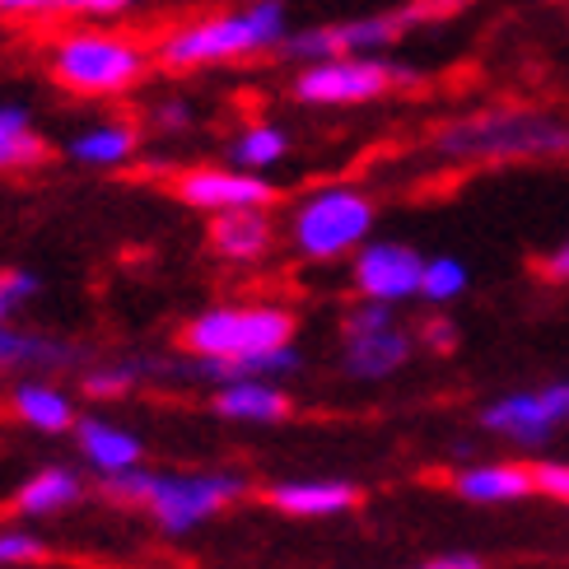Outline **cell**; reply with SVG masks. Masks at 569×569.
<instances>
[{
  "instance_id": "obj_1",
  "label": "cell",
  "mask_w": 569,
  "mask_h": 569,
  "mask_svg": "<svg viewBox=\"0 0 569 569\" xmlns=\"http://www.w3.org/2000/svg\"><path fill=\"white\" fill-rule=\"evenodd\" d=\"M103 490L117 505L146 509L150 523L169 537H187L220 518L233 500L248 495V481L239 471H154V467H131L103 477Z\"/></svg>"
},
{
  "instance_id": "obj_2",
  "label": "cell",
  "mask_w": 569,
  "mask_h": 569,
  "mask_svg": "<svg viewBox=\"0 0 569 569\" xmlns=\"http://www.w3.org/2000/svg\"><path fill=\"white\" fill-rule=\"evenodd\" d=\"M430 150L448 163H518V159H569V122L528 108H490L443 122Z\"/></svg>"
},
{
  "instance_id": "obj_3",
  "label": "cell",
  "mask_w": 569,
  "mask_h": 569,
  "mask_svg": "<svg viewBox=\"0 0 569 569\" xmlns=\"http://www.w3.org/2000/svg\"><path fill=\"white\" fill-rule=\"evenodd\" d=\"M284 42V6L280 0H257V6L239 14H210L178 23L163 33L150 52L163 70H201V66H224V61H243L257 52H276Z\"/></svg>"
},
{
  "instance_id": "obj_4",
  "label": "cell",
  "mask_w": 569,
  "mask_h": 569,
  "mask_svg": "<svg viewBox=\"0 0 569 569\" xmlns=\"http://www.w3.org/2000/svg\"><path fill=\"white\" fill-rule=\"evenodd\" d=\"M373 224H378V206L365 187L327 182L295 201L284 239H290L295 257H303V262H341V257H355L373 239Z\"/></svg>"
},
{
  "instance_id": "obj_5",
  "label": "cell",
  "mask_w": 569,
  "mask_h": 569,
  "mask_svg": "<svg viewBox=\"0 0 569 569\" xmlns=\"http://www.w3.org/2000/svg\"><path fill=\"white\" fill-rule=\"evenodd\" d=\"M154 52L127 33H61L47 52V76L80 99H122L146 80Z\"/></svg>"
},
{
  "instance_id": "obj_6",
  "label": "cell",
  "mask_w": 569,
  "mask_h": 569,
  "mask_svg": "<svg viewBox=\"0 0 569 569\" xmlns=\"http://www.w3.org/2000/svg\"><path fill=\"white\" fill-rule=\"evenodd\" d=\"M295 337L299 318L284 303H210L182 327V350L192 360H252Z\"/></svg>"
},
{
  "instance_id": "obj_7",
  "label": "cell",
  "mask_w": 569,
  "mask_h": 569,
  "mask_svg": "<svg viewBox=\"0 0 569 569\" xmlns=\"http://www.w3.org/2000/svg\"><path fill=\"white\" fill-rule=\"evenodd\" d=\"M416 76L407 66L397 61H383L373 52H360V57H327V61H308L290 93L308 108H355V103H373L383 93L411 84Z\"/></svg>"
},
{
  "instance_id": "obj_8",
  "label": "cell",
  "mask_w": 569,
  "mask_h": 569,
  "mask_svg": "<svg viewBox=\"0 0 569 569\" xmlns=\"http://www.w3.org/2000/svg\"><path fill=\"white\" fill-rule=\"evenodd\" d=\"M416 355V337L397 322L392 303L360 299L341 318V369L355 383H383L401 373Z\"/></svg>"
},
{
  "instance_id": "obj_9",
  "label": "cell",
  "mask_w": 569,
  "mask_h": 569,
  "mask_svg": "<svg viewBox=\"0 0 569 569\" xmlns=\"http://www.w3.org/2000/svg\"><path fill=\"white\" fill-rule=\"evenodd\" d=\"M565 420H569V378H556V383H541V388H518L481 407V430L513 439L523 448L547 443Z\"/></svg>"
},
{
  "instance_id": "obj_10",
  "label": "cell",
  "mask_w": 569,
  "mask_h": 569,
  "mask_svg": "<svg viewBox=\"0 0 569 569\" xmlns=\"http://www.w3.org/2000/svg\"><path fill=\"white\" fill-rule=\"evenodd\" d=\"M420 271H425V257L411 243H397V239H369L350 257L355 295L373 303H392V308L407 299H420Z\"/></svg>"
},
{
  "instance_id": "obj_11",
  "label": "cell",
  "mask_w": 569,
  "mask_h": 569,
  "mask_svg": "<svg viewBox=\"0 0 569 569\" xmlns=\"http://www.w3.org/2000/svg\"><path fill=\"white\" fill-rule=\"evenodd\" d=\"M173 197L206 216H220V210H239V206H271L276 187L267 182V173H248V169H216V163H197V169L173 173Z\"/></svg>"
},
{
  "instance_id": "obj_12",
  "label": "cell",
  "mask_w": 569,
  "mask_h": 569,
  "mask_svg": "<svg viewBox=\"0 0 569 569\" xmlns=\"http://www.w3.org/2000/svg\"><path fill=\"white\" fill-rule=\"evenodd\" d=\"M206 243L220 262L233 267H252L276 248V224H271V206H239V210H220L210 216Z\"/></svg>"
},
{
  "instance_id": "obj_13",
  "label": "cell",
  "mask_w": 569,
  "mask_h": 569,
  "mask_svg": "<svg viewBox=\"0 0 569 569\" xmlns=\"http://www.w3.org/2000/svg\"><path fill=\"white\" fill-rule=\"evenodd\" d=\"M70 439H76L84 467L99 481L146 462V443H140V435L127 430V425L108 420V416H76V425H70Z\"/></svg>"
},
{
  "instance_id": "obj_14",
  "label": "cell",
  "mask_w": 569,
  "mask_h": 569,
  "mask_svg": "<svg viewBox=\"0 0 569 569\" xmlns=\"http://www.w3.org/2000/svg\"><path fill=\"white\" fill-rule=\"evenodd\" d=\"M210 407L233 425H280V420H290L295 401L276 378H229V383L216 388Z\"/></svg>"
},
{
  "instance_id": "obj_15",
  "label": "cell",
  "mask_w": 569,
  "mask_h": 569,
  "mask_svg": "<svg viewBox=\"0 0 569 569\" xmlns=\"http://www.w3.org/2000/svg\"><path fill=\"white\" fill-rule=\"evenodd\" d=\"M267 505L284 518H341L360 505V490L350 481H327V477H299V481H276L267 486Z\"/></svg>"
},
{
  "instance_id": "obj_16",
  "label": "cell",
  "mask_w": 569,
  "mask_h": 569,
  "mask_svg": "<svg viewBox=\"0 0 569 569\" xmlns=\"http://www.w3.org/2000/svg\"><path fill=\"white\" fill-rule=\"evenodd\" d=\"M453 495L467 505H518L537 495L528 462H471L453 471Z\"/></svg>"
},
{
  "instance_id": "obj_17",
  "label": "cell",
  "mask_w": 569,
  "mask_h": 569,
  "mask_svg": "<svg viewBox=\"0 0 569 569\" xmlns=\"http://www.w3.org/2000/svg\"><path fill=\"white\" fill-rule=\"evenodd\" d=\"M10 411L38 435H70V425L80 416L70 392H61L52 378H19L10 388Z\"/></svg>"
},
{
  "instance_id": "obj_18",
  "label": "cell",
  "mask_w": 569,
  "mask_h": 569,
  "mask_svg": "<svg viewBox=\"0 0 569 569\" xmlns=\"http://www.w3.org/2000/svg\"><path fill=\"white\" fill-rule=\"evenodd\" d=\"M66 154L84 163V169H127L140 154V127L131 117H108V122H93L89 131L70 140Z\"/></svg>"
},
{
  "instance_id": "obj_19",
  "label": "cell",
  "mask_w": 569,
  "mask_h": 569,
  "mask_svg": "<svg viewBox=\"0 0 569 569\" xmlns=\"http://www.w3.org/2000/svg\"><path fill=\"white\" fill-rule=\"evenodd\" d=\"M84 500V477L76 467H42L14 490V513L19 518H57Z\"/></svg>"
},
{
  "instance_id": "obj_20",
  "label": "cell",
  "mask_w": 569,
  "mask_h": 569,
  "mask_svg": "<svg viewBox=\"0 0 569 569\" xmlns=\"http://www.w3.org/2000/svg\"><path fill=\"white\" fill-rule=\"evenodd\" d=\"M47 159V140L33 131V117L19 103H0V173L38 169Z\"/></svg>"
},
{
  "instance_id": "obj_21",
  "label": "cell",
  "mask_w": 569,
  "mask_h": 569,
  "mask_svg": "<svg viewBox=\"0 0 569 569\" xmlns=\"http://www.w3.org/2000/svg\"><path fill=\"white\" fill-rule=\"evenodd\" d=\"M66 365H76V346L0 322V369H66Z\"/></svg>"
},
{
  "instance_id": "obj_22",
  "label": "cell",
  "mask_w": 569,
  "mask_h": 569,
  "mask_svg": "<svg viewBox=\"0 0 569 569\" xmlns=\"http://www.w3.org/2000/svg\"><path fill=\"white\" fill-rule=\"evenodd\" d=\"M290 154V136H284L276 122H248L239 136L229 140V163L248 173H267Z\"/></svg>"
},
{
  "instance_id": "obj_23",
  "label": "cell",
  "mask_w": 569,
  "mask_h": 569,
  "mask_svg": "<svg viewBox=\"0 0 569 569\" xmlns=\"http://www.w3.org/2000/svg\"><path fill=\"white\" fill-rule=\"evenodd\" d=\"M467 284H471V271L462 257H425V271H420V299L425 303H453L467 295Z\"/></svg>"
},
{
  "instance_id": "obj_24",
  "label": "cell",
  "mask_w": 569,
  "mask_h": 569,
  "mask_svg": "<svg viewBox=\"0 0 569 569\" xmlns=\"http://www.w3.org/2000/svg\"><path fill=\"white\" fill-rule=\"evenodd\" d=\"M136 383H140V369L136 365H99V369H89L80 378L84 397H93V401H117V397H127Z\"/></svg>"
},
{
  "instance_id": "obj_25",
  "label": "cell",
  "mask_w": 569,
  "mask_h": 569,
  "mask_svg": "<svg viewBox=\"0 0 569 569\" xmlns=\"http://www.w3.org/2000/svg\"><path fill=\"white\" fill-rule=\"evenodd\" d=\"M47 560V541L29 528H0V569Z\"/></svg>"
},
{
  "instance_id": "obj_26",
  "label": "cell",
  "mask_w": 569,
  "mask_h": 569,
  "mask_svg": "<svg viewBox=\"0 0 569 569\" xmlns=\"http://www.w3.org/2000/svg\"><path fill=\"white\" fill-rule=\"evenodd\" d=\"M532 486H537L541 500L569 505V462H565V458H541V462H532Z\"/></svg>"
},
{
  "instance_id": "obj_27",
  "label": "cell",
  "mask_w": 569,
  "mask_h": 569,
  "mask_svg": "<svg viewBox=\"0 0 569 569\" xmlns=\"http://www.w3.org/2000/svg\"><path fill=\"white\" fill-rule=\"evenodd\" d=\"M416 341L425 350H435V355H448L458 346V327H453V318H425L420 331H416Z\"/></svg>"
},
{
  "instance_id": "obj_28",
  "label": "cell",
  "mask_w": 569,
  "mask_h": 569,
  "mask_svg": "<svg viewBox=\"0 0 569 569\" xmlns=\"http://www.w3.org/2000/svg\"><path fill=\"white\" fill-rule=\"evenodd\" d=\"M0 299H6L10 308H23L29 299H38V276L33 271H0Z\"/></svg>"
},
{
  "instance_id": "obj_29",
  "label": "cell",
  "mask_w": 569,
  "mask_h": 569,
  "mask_svg": "<svg viewBox=\"0 0 569 569\" xmlns=\"http://www.w3.org/2000/svg\"><path fill=\"white\" fill-rule=\"evenodd\" d=\"M150 122H154V131H187V127H192V103H182V99L154 103Z\"/></svg>"
},
{
  "instance_id": "obj_30",
  "label": "cell",
  "mask_w": 569,
  "mask_h": 569,
  "mask_svg": "<svg viewBox=\"0 0 569 569\" xmlns=\"http://www.w3.org/2000/svg\"><path fill=\"white\" fill-rule=\"evenodd\" d=\"M0 14H10V19H47V14H57V0H0Z\"/></svg>"
},
{
  "instance_id": "obj_31",
  "label": "cell",
  "mask_w": 569,
  "mask_h": 569,
  "mask_svg": "<svg viewBox=\"0 0 569 569\" xmlns=\"http://www.w3.org/2000/svg\"><path fill=\"white\" fill-rule=\"evenodd\" d=\"M541 280H551V284H565L569 280V239L556 252L541 257Z\"/></svg>"
},
{
  "instance_id": "obj_32",
  "label": "cell",
  "mask_w": 569,
  "mask_h": 569,
  "mask_svg": "<svg viewBox=\"0 0 569 569\" xmlns=\"http://www.w3.org/2000/svg\"><path fill=\"white\" fill-rule=\"evenodd\" d=\"M416 569H486V560L477 556H467V551H453V556H435V560H425Z\"/></svg>"
},
{
  "instance_id": "obj_33",
  "label": "cell",
  "mask_w": 569,
  "mask_h": 569,
  "mask_svg": "<svg viewBox=\"0 0 569 569\" xmlns=\"http://www.w3.org/2000/svg\"><path fill=\"white\" fill-rule=\"evenodd\" d=\"M131 0H89V10L84 14H117V10H127Z\"/></svg>"
},
{
  "instance_id": "obj_34",
  "label": "cell",
  "mask_w": 569,
  "mask_h": 569,
  "mask_svg": "<svg viewBox=\"0 0 569 569\" xmlns=\"http://www.w3.org/2000/svg\"><path fill=\"white\" fill-rule=\"evenodd\" d=\"M57 10H61V14H84L89 0H57Z\"/></svg>"
},
{
  "instance_id": "obj_35",
  "label": "cell",
  "mask_w": 569,
  "mask_h": 569,
  "mask_svg": "<svg viewBox=\"0 0 569 569\" xmlns=\"http://www.w3.org/2000/svg\"><path fill=\"white\" fill-rule=\"evenodd\" d=\"M10 313H14V308H10L6 299H0V322H10Z\"/></svg>"
},
{
  "instance_id": "obj_36",
  "label": "cell",
  "mask_w": 569,
  "mask_h": 569,
  "mask_svg": "<svg viewBox=\"0 0 569 569\" xmlns=\"http://www.w3.org/2000/svg\"><path fill=\"white\" fill-rule=\"evenodd\" d=\"M448 6H462V0H448Z\"/></svg>"
}]
</instances>
